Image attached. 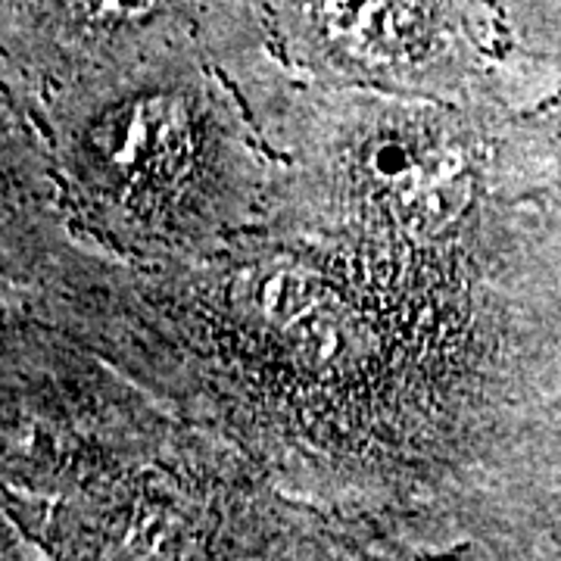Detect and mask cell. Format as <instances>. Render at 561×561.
<instances>
[{"mask_svg":"<svg viewBox=\"0 0 561 561\" xmlns=\"http://www.w3.org/2000/svg\"><path fill=\"white\" fill-rule=\"evenodd\" d=\"M319 22L334 44L371 62L409 60L431 32L421 0H319Z\"/></svg>","mask_w":561,"mask_h":561,"instance_id":"cell-1","label":"cell"},{"mask_svg":"<svg viewBox=\"0 0 561 561\" xmlns=\"http://www.w3.org/2000/svg\"><path fill=\"white\" fill-rule=\"evenodd\" d=\"M181 122L172 106L144 103L128 110L116 128H110V157L135 172L165 169L181 140Z\"/></svg>","mask_w":561,"mask_h":561,"instance_id":"cell-2","label":"cell"},{"mask_svg":"<svg viewBox=\"0 0 561 561\" xmlns=\"http://www.w3.org/2000/svg\"><path fill=\"white\" fill-rule=\"evenodd\" d=\"M69 13L91 25H128L153 13L157 0H60Z\"/></svg>","mask_w":561,"mask_h":561,"instance_id":"cell-3","label":"cell"},{"mask_svg":"<svg viewBox=\"0 0 561 561\" xmlns=\"http://www.w3.org/2000/svg\"><path fill=\"white\" fill-rule=\"evenodd\" d=\"M260 306L268 316L278 319H297L309 309V287L300 278H287V275H275L262 284Z\"/></svg>","mask_w":561,"mask_h":561,"instance_id":"cell-4","label":"cell"}]
</instances>
